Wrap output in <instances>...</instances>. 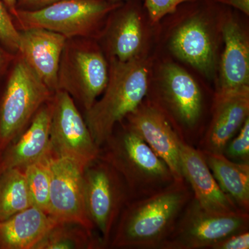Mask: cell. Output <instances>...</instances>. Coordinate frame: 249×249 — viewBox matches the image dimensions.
<instances>
[{"instance_id": "ac0fdd59", "label": "cell", "mask_w": 249, "mask_h": 249, "mask_svg": "<svg viewBox=\"0 0 249 249\" xmlns=\"http://www.w3.org/2000/svg\"><path fill=\"white\" fill-rule=\"evenodd\" d=\"M222 27L224 49L216 92L229 93L249 88V42L235 18L227 15Z\"/></svg>"}, {"instance_id": "6da1fadb", "label": "cell", "mask_w": 249, "mask_h": 249, "mask_svg": "<svg viewBox=\"0 0 249 249\" xmlns=\"http://www.w3.org/2000/svg\"><path fill=\"white\" fill-rule=\"evenodd\" d=\"M193 196L183 178L151 196L129 201L116 223L111 247L160 249Z\"/></svg>"}, {"instance_id": "f1b7e54d", "label": "cell", "mask_w": 249, "mask_h": 249, "mask_svg": "<svg viewBox=\"0 0 249 249\" xmlns=\"http://www.w3.org/2000/svg\"><path fill=\"white\" fill-rule=\"evenodd\" d=\"M60 0H18L17 9L34 11L42 9Z\"/></svg>"}, {"instance_id": "e0dca14e", "label": "cell", "mask_w": 249, "mask_h": 249, "mask_svg": "<svg viewBox=\"0 0 249 249\" xmlns=\"http://www.w3.org/2000/svg\"><path fill=\"white\" fill-rule=\"evenodd\" d=\"M140 1L141 0L124 1L109 16L100 37H105L109 58L122 62L139 58L143 43Z\"/></svg>"}, {"instance_id": "5b68a950", "label": "cell", "mask_w": 249, "mask_h": 249, "mask_svg": "<svg viewBox=\"0 0 249 249\" xmlns=\"http://www.w3.org/2000/svg\"><path fill=\"white\" fill-rule=\"evenodd\" d=\"M96 39H67L58 72L57 91L70 95L88 111L109 79V62Z\"/></svg>"}, {"instance_id": "8fae6325", "label": "cell", "mask_w": 249, "mask_h": 249, "mask_svg": "<svg viewBox=\"0 0 249 249\" xmlns=\"http://www.w3.org/2000/svg\"><path fill=\"white\" fill-rule=\"evenodd\" d=\"M49 155V215L57 222L75 223L92 231L85 204V168L70 159Z\"/></svg>"}, {"instance_id": "7a4b0ae2", "label": "cell", "mask_w": 249, "mask_h": 249, "mask_svg": "<svg viewBox=\"0 0 249 249\" xmlns=\"http://www.w3.org/2000/svg\"><path fill=\"white\" fill-rule=\"evenodd\" d=\"M109 59V79L102 97L84 115L91 137L100 148L116 126L142 104L149 91L146 62L140 57L126 62Z\"/></svg>"}, {"instance_id": "52a82bcc", "label": "cell", "mask_w": 249, "mask_h": 249, "mask_svg": "<svg viewBox=\"0 0 249 249\" xmlns=\"http://www.w3.org/2000/svg\"><path fill=\"white\" fill-rule=\"evenodd\" d=\"M157 92L148 101L166 116L183 142L194 145L204 110L199 85L178 65L165 64Z\"/></svg>"}, {"instance_id": "7402d4cb", "label": "cell", "mask_w": 249, "mask_h": 249, "mask_svg": "<svg viewBox=\"0 0 249 249\" xmlns=\"http://www.w3.org/2000/svg\"><path fill=\"white\" fill-rule=\"evenodd\" d=\"M31 206L24 169L11 168L0 174V221Z\"/></svg>"}, {"instance_id": "2e32d148", "label": "cell", "mask_w": 249, "mask_h": 249, "mask_svg": "<svg viewBox=\"0 0 249 249\" xmlns=\"http://www.w3.org/2000/svg\"><path fill=\"white\" fill-rule=\"evenodd\" d=\"M67 38L44 29L19 31L18 53L53 92L57 91L60 58Z\"/></svg>"}, {"instance_id": "83f0119b", "label": "cell", "mask_w": 249, "mask_h": 249, "mask_svg": "<svg viewBox=\"0 0 249 249\" xmlns=\"http://www.w3.org/2000/svg\"><path fill=\"white\" fill-rule=\"evenodd\" d=\"M249 232L245 231L232 234L214 244L210 249H249Z\"/></svg>"}, {"instance_id": "44dd1931", "label": "cell", "mask_w": 249, "mask_h": 249, "mask_svg": "<svg viewBox=\"0 0 249 249\" xmlns=\"http://www.w3.org/2000/svg\"><path fill=\"white\" fill-rule=\"evenodd\" d=\"M202 152L221 189L239 209L249 213V163L233 161L223 154Z\"/></svg>"}, {"instance_id": "277c9868", "label": "cell", "mask_w": 249, "mask_h": 249, "mask_svg": "<svg viewBox=\"0 0 249 249\" xmlns=\"http://www.w3.org/2000/svg\"><path fill=\"white\" fill-rule=\"evenodd\" d=\"M124 2L109 0H60L34 11L16 10L18 30L44 29L70 38H100L113 11Z\"/></svg>"}, {"instance_id": "5bb4252c", "label": "cell", "mask_w": 249, "mask_h": 249, "mask_svg": "<svg viewBox=\"0 0 249 249\" xmlns=\"http://www.w3.org/2000/svg\"><path fill=\"white\" fill-rule=\"evenodd\" d=\"M212 119L199 141V149L208 153L223 154L229 142L249 115V88L229 93H215Z\"/></svg>"}, {"instance_id": "f546056e", "label": "cell", "mask_w": 249, "mask_h": 249, "mask_svg": "<svg viewBox=\"0 0 249 249\" xmlns=\"http://www.w3.org/2000/svg\"><path fill=\"white\" fill-rule=\"evenodd\" d=\"M217 4L232 7L243 13L246 16L249 15V0H214Z\"/></svg>"}, {"instance_id": "836d02e7", "label": "cell", "mask_w": 249, "mask_h": 249, "mask_svg": "<svg viewBox=\"0 0 249 249\" xmlns=\"http://www.w3.org/2000/svg\"><path fill=\"white\" fill-rule=\"evenodd\" d=\"M0 163H1V154H0ZM1 173V166H0V174Z\"/></svg>"}, {"instance_id": "1f68e13d", "label": "cell", "mask_w": 249, "mask_h": 249, "mask_svg": "<svg viewBox=\"0 0 249 249\" xmlns=\"http://www.w3.org/2000/svg\"><path fill=\"white\" fill-rule=\"evenodd\" d=\"M2 1L11 16H14L17 10L18 0H2Z\"/></svg>"}, {"instance_id": "cb8c5ba5", "label": "cell", "mask_w": 249, "mask_h": 249, "mask_svg": "<svg viewBox=\"0 0 249 249\" xmlns=\"http://www.w3.org/2000/svg\"><path fill=\"white\" fill-rule=\"evenodd\" d=\"M50 155L47 154L40 160L24 168L31 205L48 214L51 174Z\"/></svg>"}, {"instance_id": "4dcf8cb0", "label": "cell", "mask_w": 249, "mask_h": 249, "mask_svg": "<svg viewBox=\"0 0 249 249\" xmlns=\"http://www.w3.org/2000/svg\"><path fill=\"white\" fill-rule=\"evenodd\" d=\"M16 54L11 53H5L2 49L0 47V73L4 70L5 66L8 65L10 61H13L16 57Z\"/></svg>"}, {"instance_id": "d6a6232c", "label": "cell", "mask_w": 249, "mask_h": 249, "mask_svg": "<svg viewBox=\"0 0 249 249\" xmlns=\"http://www.w3.org/2000/svg\"><path fill=\"white\" fill-rule=\"evenodd\" d=\"M109 1L112 3H120L124 2V1H128V0H109Z\"/></svg>"}, {"instance_id": "4316f807", "label": "cell", "mask_w": 249, "mask_h": 249, "mask_svg": "<svg viewBox=\"0 0 249 249\" xmlns=\"http://www.w3.org/2000/svg\"><path fill=\"white\" fill-rule=\"evenodd\" d=\"M196 0H144L143 8L152 24L160 22L168 15L173 14L180 5Z\"/></svg>"}, {"instance_id": "484cf974", "label": "cell", "mask_w": 249, "mask_h": 249, "mask_svg": "<svg viewBox=\"0 0 249 249\" xmlns=\"http://www.w3.org/2000/svg\"><path fill=\"white\" fill-rule=\"evenodd\" d=\"M0 42L11 53H18L19 45V31L16 27L12 16L2 0H0Z\"/></svg>"}, {"instance_id": "9c48e42d", "label": "cell", "mask_w": 249, "mask_h": 249, "mask_svg": "<svg viewBox=\"0 0 249 249\" xmlns=\"http://www.w3.org/2000/svg\"><path fill=\"white\" fill-rule=\"evenodd\" d=\"M249 228V213H213L202 209L193 196L160 249H210L222 239Z\"/></svg>"}, {"instance_id": "d4e9b609", "label": "cell", "mask_w": 249, "mask_h": 249, "mask_svg": "<svg viewBox=\"0 0 249 249\" xmlns=\"http://www.w3.org/2000/svg\"><path fill=\"white\" fill-rule=\"evenodd\" d=\"M223 155L229 160L240 163H249V118L226 147Z\"/></svg>"}, {"instance_id": "9a60e30c", "label": "cell", "mask_w": 249, "mask_h": 249, "mask_svg": "<svg viewBox=\"0 0 249 249\" xmlns=\"http://www.w3.org/2000/svg\"><path fill=\"white\" fill-rule=\"evenodd\" d=\"M180 158L183 178L191 187L193 198L202 209L217 214L243 211L221 189L199 148L181 142Z\"/></svg>"}, {"instance_id": "30bf717a", "label": "cell", "mask_w": 249, "mask_h": 249, "mask_svg": "<svg viewBox=\"0 0 249 249\" xmlns=\"http://www.w3.org/2000/svg\"><path fill=\"white\" fill-rule=\"evenodd\" d=\"M51 102L49 153L70 159L86 168L97 160L100 147L93 141L84 117L65 91H55Z\"/></svg>"}, {"instance_id": "7c38bea8", "label": "cell", "mask_w": 249, "mask_h": 249, "mask_svg": "<svg viewBox=\"0 0 249 249\" xmlns=\"http://www.w3.org/2000/svg\"><path fill=\"white\" fill-rule=\"evenodd\" d=\"M214 2V0L189 2V17L178 26L170 41V49L174 55L207 78L214 75L216 56L205 14Z\"/></svg>"}, {"instance_id": "ffe728a7", "label": "cell", "mask_w": 249, "mask_h": 249, "mask_svg": "<svg viewBox=\"0 0 249 249\" xmlns=\"http://www.w3.org/2000/svg\"><path fill=\"white\" fill-rule=\"evenodd\" d=\"M56 223L48 214L31 206L0 221V249H35Z\"/></svg>"}, {"instance_id": "3957f363", "label": "cell", "mask_w": 249, "mask_h": 249, "mask_svg": "<svg viewBox=\"0 0 249 249\" xmlns=\"http://www.w3.org/2000/svg\"><path fill=\"white\" fill-rule=\"evenodd\" d=\"M101 147L98 158L120 175L131 201L155 194L176 179L164 160L127 124L114 130Z\"/></svg>"}, {"instance_id": "d6986e66", "label": "cell", "mask_w": 249, "mask_h": 249, "mask_svg": "<svg viewBox=\"0 0 249 249\" xmlns=\"http://www.w3.org/2000/svg\"><path fill=\"white\" fill-rule=\"evenodd\" d=\"M53 97V96H52ZM52 99L37 111L25 129L1 154V171L21 168L48 153L50 141Z\"/></svg>"}, {"instance_id": "8992f818", "label": "cell", "mask_w": 249, "mask_h": 249, "mask_svg": "<svg viewBox=\"0 0 249 249\" xmlns=\"http://www.w3.org/2000/svg\"><path fill=\"white\" fill-rule=\"evenodd\" d=\"M53 93L16 54L0 98V154L22 133Z\"/></svg>"}, {"instance_id": "603a6c76", "label": "cell", "mask_w": 249, "mask_h": 249, "mask_svg": "<svg viewBox=\"0 0 249 249\" xmlns=\"http://www.w3.org/2000/svg\"><path fill=\"white\" fill-rule=\"evenodd\" d=\"M91 232L75 223L57 222L35 249H75L95 247Z\"/></svg>"}, {"instance_id": "4fadbf2b", "label": "cell", "mask_w": 249, "mask_h": 249, "mask_svg": "<svg viewBox=\"0 0 249 249\" xmlns=\"http://www.w3.org/2000/svg\"><path fill=\"white\" fill-rule=\"evenodd\" d=\"M125 119L126 124L164 160L175 178L183 179L180 158L183 142L163 112L145 99Z\"/></svg>"}, {"instance_id": "ba28073f", "label": "cell", "mask_w": 249, "mask_h": 249, "mask_svg": "<svg viewBox=\"0 0 249 249\" xmlns=\"http://www.w3.org/2000/svg\"><path fill=\"white\" fill-rule=\"evenodd\" d=\"M84 187L88 216L107 245L123 210L131 201L128 190L116 170L100 158L85 168Z\"/></svg>"}]
</instances>
